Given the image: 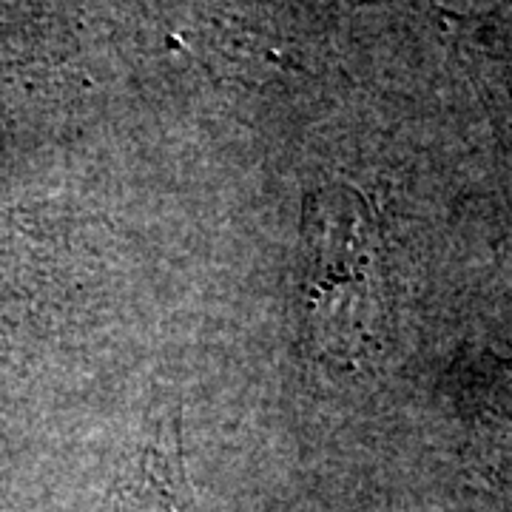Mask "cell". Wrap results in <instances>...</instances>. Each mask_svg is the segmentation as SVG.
<instances>
[{
  "label": "cell",
  "instance_id": "1",
  "mask_svg": "<svg viewBox=\"0 0 512 512\" xmlns=\"http://www.w3.org/2000/svg\"><path fill=\"white\" fill-rule=\"evenodd\" d=\"M305 308L316 339L348 353L370 330L376 228L353 188H322L305 202Z\"/></svg>",
  "mask_w": 512,
  "mask_h": 512
},
{
  "label": "cell",
  "instance_id": "2",
  "mask_svg": "<svg viewBox=\"0 0 512 512\" xmlns=\"http://www.w3.org/2000/svg\"><path fill=\"white\" fill-rule=\"evenodd\" d=\"M111 512H188V481H185L180 421L177 416L148 444L137 476L117 495Z\"/></svg>",
  "mask_w": 512,
  "mask_h": 512
}]
</instances>
